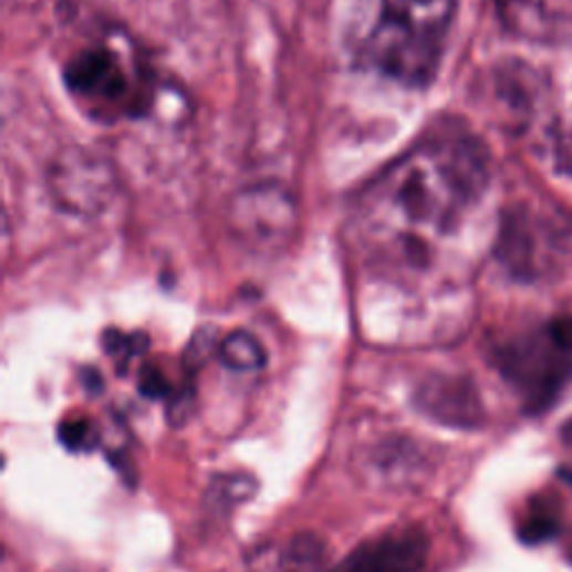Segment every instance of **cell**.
I'll return each instance as SVG.
<instances>
[{"label":"cell","mask_w":572,"mask_h":572,"mask_svg":"<svg viewBox=\"0 0 572 572\" xmlns=\"http://www.w3.org/2000/svg\"><path fill=\"white\" fill-rule=\"evenodd\" d=\"M488 179L490 157L475 135H427L363 188L354 206L358 236L376 260L414 267L459 226Z\"/></svg>","instance_id":"cell-1"},{"label":"cell","mask_w":572,"mask_h":572,"mask_svg":"<svg viewBox=\"0 0 572 572\" xmlns=\"http://www.w3.org/2000/svg\"><path fill=\"white\" fill-rule=\"evenodd\" d=\"M456 17V0H347L342 41L365 72L403 87L434 81Z\"/></svg>","instance_id":"cell-2"},{"label":"cell","mask_w":572,"mask_h":572,"mask_svg":"<svg viewBox=\"0 0 572 572\" xmlns=\"http://www.w3.org/2000/svg\"><path fill=\"white\" fill-rule=\"evenodd\" d=\"M63 76L79 107L105 124L139 117L153 101L144 65L112 43L81 50L70 59Z\"/></svg>","instance_id":"cell-3"},{"label":"cell","mask_w":572,"mask_h":572,"mask_svg":"<svg viewBox=\"0 0 572 572\" xmlns=\"http://www.w3.org/2000/svg\"><path fill=\"white\" fill-rule=\"evenodd\" d=\"M497 365L532 407H543L570 376L572 350L559 342L548 322L539 331L503 345L497 352Z\"/></svg>","instance_id":"cell-4"},{"label":"cell","mask_w":572,"mask_h":572,"mask_svg":"<svg viewBox=\"0 0 572 572\" xmlns=\"http://www.w3.org/2000/svg\"><path fill=\"white\" fill-rule=\"evenodd\" d=\"M429 557L423 528L405 526L363 541L329 572H420Z\"/></svg>","instance_id":"cell-5"},{"label":"cell","mask_w":572,"mask_h":572,"mask_svg":"<svg viewBox=\"0 0 572 572\" xmlns=\"http://www.w3.org/2000/svg\"><path fill=\"white\" fill-rule=\"evenodd\" d=\"M416 409L429 420L451 429H477L483 425V405L475 385L466 378H431L414 396Z\"/></svg>","instance_id":"cell-6"},{"label":"cell","mask_w":572,"mask_h":572,"mask_svg":"<svg viewBox=\"0 0 572 572\" xmlns=\"http://www.w3.org/2000/svg\"><path fill=\"white\" fill-rule=\"evenodd\" d=\"M219 361L236 372H256L267 365V354L260 342L247 333L236 331L219 345Z\"/></svg>","instance_id":"cell-7"},{"label":"cell","mask_w":572,"mask_h":572,"mask_svg":"<svg viewBox=\"0 0 572 572\" xmlns=\"http://www.w3.org/2000/svg\"><path fill=\"white\" fill-rule=\"evenodd\" d=\"M559 517L557 512L550 508V503L543 501H534L526 514V519L519 526V539L523 543L537 545L543 541H550L559 534Z\"/></svg>","instance_id":"cell-8"},{"label":"cell","mask_w":572,"mask_h":572,"mask_svg":"<svg viewBox=\"0 0 572 572\" xmlns=\"http://www.w3.org/2000/svg\"><path fill=\"white\" fill-rule=\"evenodd\" d=\"M98 438V429L87 418H65L59 425V440L70 451L94 449Z\"/></svg>","instance_id":"cell-9"},{"label":"cell","mask_w":572,"mask_h":572,"mask_svg":"<svg viewBox=\"0 0 572 572\" xmlns=\"http://www.w3.org/2000/svg\"><path fill=\"white\" fill-rule=\"evenodd\" d=\"M139 392H142V396H146L150 401H162V398L173 396V385L159 367L146 365L139 376Z\"/></svg>","instance_id":"cell-10"},{"label":"cell","mask_w":572,"mask_h":572,"mask_svg":"<svg viewBox=\"0 0 572 572\" xmlns=\"http://www.w3.org/2000/svg\"><path fill=\"white\" fill-rule=\"evenodd\" d=\"M83 383H85V387H87L90 394H96V392H101V387H103V383H101V378H98V374H96L94 370L83 376Z\"/></svg>","instance_id":"cell-11"}]
</instances>
